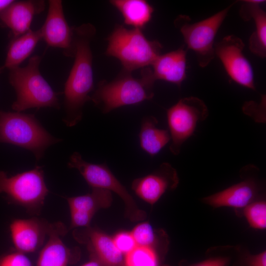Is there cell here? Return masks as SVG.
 Listing matches in <instances>:
<instances>
[{"instance_id":"obj_3","label":"cell","mask_w":266,"mask_h":266,"mask_svg":"<svg viewBox=\"0 0 266 266\" xmlns=\"http://www.w3.org/2000/svg\"><path fill=\"white\" fill-rule=\"evenodd\" d=\"M41 61V56L35 55L29 59L26 66L9 69V83L16 94L12 108L16 112L33 108H60L58 94L40 72Z\"/></svg>"},{"instance_id":"obj_7","label":"cell","mask_w":266,"mask_h":266,"mask_svg":"<svg viewBox=\"0 0 266 266\" xmlns=\"http://www.w3.org/2000/svg\"><path fill=\"white\" fill-rule=\"evenodd\" d=\"M49 193L41 166L8 176L0 170V193L5 194L11 202L38 214Z\"/></svg>"},{"instance_id":"obj_8","label":"cell","mask_w":266,"mask_h":266,"mask_svg":"<svg viewBox=\"0 0 266 266\" xmlns=\"http://www.w3.org/2000/svg\"><path fill=\"white\" fill-rule=\"evenodd\" d=\"M67 166L78 170L92 188L105 189L118 195L125 204V215L131 221L135 222L146 218V212L137 206L132 196L105 163L96 164L87 162L79 152H74L69 157Z\"/></svg>"},{"instance_id":"obj_25","label":"cell","mask_w":266,"mask_h":266,"mask_svg":"<svg viewBox=\"0 0 266 266\" xmlns=\"http://www.w3.org/2000/svg\"><path fill=\"white\" fill-rule=\"evenodd\" d=\"M124 266H159L157 251L150 247L137 246L125 255Z\"/></svg>"},{"instance_id":"obj_30","label":"cell","mask_w":266,"mask_h":266,"mask_svg":"<svg viewBox=\"0 0 266 266\" xmlns=\"http://www.w3.org/2000/svg\"><path fill=\"white\" fill-rule=\"evenodd\" d=\"M70 229L90 227L91 221L95 214L83 211L71 210Z\"/></svg>"},{"instance_id":"obj_16","label":"cell","mask_w":266,"mask_h":266,"mask_svg":"<svg viewBox=\"0 0 266 266\" xmlns=\"http://www.w3.org/2000/svg\"><path fill=\"white\" fill-rule=\"evenodd\" d=\"M45 6L42 0H14L0 13V24L10 30L12 38H16L31 30L34 16L42 12Z\"/></svg>"},{"instance_id":"obj_28","label":"cell","mask_w":266,"mask_h":266,"mask_svg":"<svg viewBox=\"0 0 266 266\" xmlns=\"http://www.w3.org/2000/svg\"><path fill=\"white\" fill-rule=\"evenodd\" d=\"M243 111L244 113L253 117L256 121L263 122L265 120L266 110V96L262 95L261 102L258 103L253 101H247L243 106Z\"/></svg>"},{"instance_id":"obj_19","label":"cell","mask_w":266,"mask_h":266,"mask_svg":"<svg viewBox=\"0 0 266 266\" xmlns=\"http://www.w3.org/2000/svg\"><path fill=\"white\" fill-rule=\"evenodd\" d=\"M265 0H244L239 10L240 17L245 21L252 20L255 29L249 39L251 52L258 57L266 56V13L260 6Z\"/></svg>"},{"instance_id":"obj_6","label":"cell","mask_w":266,"mask_h":266,"mask_svg":"<svg viewBox=\"0 0 266 266\" xmlns=\"http://www.w3.org/2000/svg\"><path fill=\"white\" fill-rule=\"evenodd\" d=\"M233 3L211 16L191 23L190 18L180 15L174 21L175 27L181 33L187 49L195 53L198 63L202 67L207 66L214 59V41L217 32Z\"/></svg>"},{"instance_id":"obj_13","label":"cell","mask_w":266,"mask_h":266,"mask_svg":"<svg viewBox=\"0 0 266 266\" xmlns=\"http://www.w3.org/2000/svg\"><path fill=\"white\" fill-rule=\"evenodd\" d=\"M73 235L77 241L86 245L90 257L107 266H124L123 255L116 247L113 238L105 233L90 226L75 230Z\"/></svg>"},{"instance_id":"obj_26","label":"cell","mask_w":266,"mask_h":266,"mask_svg":"<svg viewBox=\"0 0 266 266\" xmlns=\"http://www.w3.org/2000/svg\"><path fill=\"white\" fill-rule=\"evenodd\" d=\"M251 227L258 230L266 228V202L256 200L240 211Z\"/></svg>"},{"instance_id":"obj_32","label":"cell","mask_w":266,"mask_h":266,"mask_svg":"<svg viewBox=\"0 0 266 266\" xmlns=\"http://www.w3.org/2000/svg\"><path fill=\"white\" fill-rule=\"evenodd\" d=\"M230 258L228 257H217L209 258L189 266H229Z\"/></svg>"},{"instance_id":"obj_24","label":"cell","mask_w":266,"mask_h":266,"mask_svg":"<svg viewBox=\"0 0 266 266\" xmlns=\"http://www.w3.org/2000/svg\"><path fill=\"white\" fill-rule=\"evenodd\" d=\"M131 232L137 246L148 247L156 250L160 244H168L165 232L155 230L147 222L138 224Z\"/></svg>"},{"instance_id":"obj_21","label":"cell","mask_w":266,"mask_h":266,"mask_svg":"<svg viewBox=\"0 0 266 266\" xmlns=\"http://www.w3.org/2000/svg\"><path fill=\"white\" fill-rule=\"evenodd\" d=\"M153 116L144 117L138 134L141 148L151 157L158 154L171 140L168 130L158 128Z\"/></svg>"},{"instance_id":"obj_9","label":"cell","mask_w":266,"mask_h":266,"mask_svg":"<svg viewBox=\"0 0 266 266\" xmlns=\"http://www.w3.org/2000/svg\"><path fill=\"white\" fill-rule=\"evenodd\" d=\"M208 108L199 98L181 99L166 110V117L171 142V153L178 155L183 143L194 133L197 125L208 117Z\"/></svg>"},{"instance_id":"obj_29","label":"cell","mask_w":266,"mask_h":266,"mask_svg":"<svg viewBox=\"0 0 266 266\" xmlns=\"http://www.w3.org/2000/svg\"><path fill=\"white\" fill-rule=\"evenodd\" d=\"M0 266H32V265L25 254L17 251L0 259Z\"/></svg>"},{"instance_id":"obj_18","label":"cell","mask_w":266,"mask_h":266,"mask_svg":"<svg viewBox=\"0 0 266 266\" xmlns=\"http://www.w3.org/2000/svg\"><path fill=\"white\" fill-rule=\"evenodd\" d=\"M187 49L182 46L179 48L160 54L151 66L154 76L180 87L186 77V55Z\"/></svg>"},{"instance_id":"obj_34","label":"cell","mask_w":266,"mask_h":266,"mask_svg":"<svg viewBox=\"0 0 266 266\" xmlns=\"http://www.w3.org/2000/svg\"><path fill=\"white\" fill-rule=\"evenodd\" d=\"M14 0H0V13L11 5Z\"/></svg>"},{"instance_id":"obj_27","label":"cell","mask_w":266,"mask_h":266,"mask_svg":"<svg viewBox=\"0 0 266 266\" xmlns=\"http://www.w3.org/2000/svg\"><path fill=\"white\" fill-rule=\"evenodd\" d=\"M112 238L116 247L123 255L127 254L137 246L131 232H120Z\"/></svg>"},{"instance_id":"obj_36","label":"cell","mask_w":266,"mask_h":266,"mask_svg":"<svg viewBox=\"0 0 266 266\" xmlns=\"http://www.w3.org/2000/svg\"></svg>"},{"instance_id":"obj_20","label":"cell","mask_w":266,"mask_h":266,"mask_svg":"<svg viewBox=\"0 0 266 266\" xmlns=\"http://www.w3.org/2000/svg\"><path fill=\"white\" fill-rule=\"evenodd\" d=\"M109 2L121 13L125 25L141 30L150 21L154 11L145 0H111Z\"/></svg>"},{"instance_id":"obj_4","label":"cell","mask_w":266,"mask_h":266,"mask_svg":"<svg viewBox=\"0 0 266 266\" xmlns=\"http://www.w3.org/2000/svg\"><path fill=\"white\" fill-rule=\"evenodd\" d=\"M106 40L105 55L118 59L123 69L132 72L151 66L163 48L158 41L148 39L141 30L119 24Z\"/></svg>"},{"instance_id":"obj_17","label":"cell","mask_w":266,"mask_h":266,"mask_svg":"<svg viewBox=\"0 0 266 266\" xmlns=\"http://www.w3.org/2000/svg\"><path fill=\"white\" fill-rule=\"evenodd\" d=\"M67 231L61 222L51 223L48 240L41 250L36 266H67L73 252L64 243L62 237Z\"/></svg>"},{"instance_id":"obj_15","label":"cell","mask_w":266,"mask_h":266,"mask_svg":"<svg viewBox=\"0 0 266 266\" xmlns=\"http://www.w3.org/2000/svg\"><path fill=\"white\" fill-rule=\"evenodd\" d=\"M50 224L37 218L13 220L10 230L17 251L24 254L35 251L48 235Z\"/></svg>"},{"instance_id":"obj_22","label":"cell","mask_w":266,"mask_h":266,"mask_svg":"<svg viewBox=\"0 0 266 266\" xmlns=\"http://www.w3.org/2000/svg\"><path fill=\"white\" fill-rule=\"evenodd\" d=\"M41 39L40 29L30 30L18 37L12 38L3 66L4 67L10 69L19 66L32 54Z\"/></svg>"},{"instance_id":"obj_23","label":"cell","mask_w":266,"mask_h":266,"mask_svg":"<svg viewBox=\"0 0 266 266\" xmlns=\"http://www.w3.org/2000/svg\"><path fill=\"white\" fill-rule=\"evenodd\" d=\"M70 210H76L95 214L102 208L109 207L113 201L111 192L103 189L92 188L86 195L66 198Z\"/></svg>"},{"instance_id":"obj_14","label":"cell","mask_w":266,"mask_h":266,"mask_svg":"<svg viewBox=\"0 0 266 266\" xmlns=\"http://www.w3.org/2000/svg\"><path fill=\"white\" fill-rule=\"evenodd\" d=\"M259 192L258 182L248 176L237 184L202 198L201 201L214 208L230 207L238 212L256 200Z\"/></svg>"},{"instance_id":"obj_1","label":"cell","mask_w":266,"mask_h":266,"mask_svg":"<svg viewBox=\"0 0 266 266\" xmlns=\"http://www.w3.org/2000/svg\"><path fill=\"white\" fill-rule=\"evenodd\" d=\"M74 47V63L65 84L63 121L67 127L77 125L83 117L85 104L91 101L94 90L93 54L91 43L96 29L87 23L72 27Z\"/></svg>"},{"instance_id":"obj_35","label":"cell","mask_w":266,"mask_h":266,"mask_svg":"<svg viewBox=\"0 0 266 266\" xmlns=\"http://www.w3.org/2000/svg\"><path fill=\"white\" fill-rule=\"evenodd\" d=\"M4 68L3 66H0V74L2 73Z\"/></svg>"},{"instance_id":"obj_2","label":"cell","mask_w":266,"mask_h":266,"mask_svg":"<svg viewBox=\"0 0 266 266\" xmlns=\"http://www.w3.org/2000/svg\"><path fill=\"white\" fill-rule=\"evenodd\" d=\"M156 81L149 67L141 69L139 78L122 69L112 80L99 83L91 95V101L104 114L122 106L136 105L153 98Z\"/></svg>"},{"instance_id":"obj_12","label":"cell","mask_w":266,"mask_h":266,"mask_svg":"<svg viewBox=\"0 0 266 266\" xmlns=\"http://www.w3.org/2000/svg\"><path fill=\"white\" fill-rule=\"evenodd\" d=\"M179 181L176 169L164 162L153 172L134 179L132 189L139 198L153 205L166 192L176 189Z\"/></svg>"},{"instance_id":"obj_10","label":"cell","mask_w":266,"mask_h":266,"mask_svg":"<svg viewBox=\"0 0 266 266\" xmlns=\"http://www.w3.org/2000/svg\"><path fill=\"white\" fill-rule=\"evenodd\" d=\"M244 44L234 35L224 37L214 45L215 55L222 62L230 77L235 83L255 90L254 72L243 53Z\"/></svg>"},{"instance_id":"obj_31","label":"cell","mask_w":266,"mask_h":266,"mask_svg":"<svg viewBox=\"0 0 266 266\" xmlns=\"http://www.w3.org/2000/svg\"><path fill=\"white\" fill-rule=\"evenodd\" d=\"M244 263L245 266H266V252L264 251L256 255L247 254Z\"/></svg>"},{"instance_id":"obj_33","label":"cell","mask_w":266,"mask_h":266,"mask_svg":"<svg viewBox=\"0 0 266 266\" xmlns=\"http://www.w3.org/2000/svg\"><path fill=\"white\" fill-rule=\"evenodd\" d=\"M81 266H107L98 259L90 257V260Z\"/></svg>"},{"instance_id":"obj_5","label":"cell","mask_w":266,"mask_h":266,"mask_svg":"<svg viewBox=\"0 0 266 266\" xmlns=\"http://www.w3.org/2000/svg\"><path fill=\"white\" fill-rule=\"evenodd\" d=\"M61 140L50 134L34 114L0 111V142L30 151L37 161L47 148Z\"/></svg>"},{"instance_id":"obj_11","label":"cell","mask_w":266,"mask_h":266,"mask_svg":"<svg viewBox=\"0 0 266 266\" xmlns=\"http://www.w3.org/2000/svg\"><path fill=\"white\" fill-rule=\"evenodd\" d=\"M40 30L48 46L61 48L65 56L73 58V29L66 19L62 0H48L47 15Z\"/></svg>"}]
</instances>
